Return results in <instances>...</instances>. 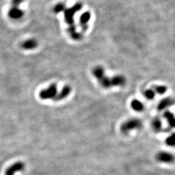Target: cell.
Here are the masks:
<instances>
[{
	"mask_svg": "<svg viewBox=\"0 0 175 175\" xmlns=\"http://www.w3.org/2000/svg\"><path fill=\"white\" fill-rule=\"evenodd\" d=\"M92 74L97 79L101 86L105 89H108L113 87L112 79L105 75L104 69L101 66H97L92 69Z\"/></svg>",
	"mask_w": 175,
	"mask_h": 175,
	"instance_id": "obj_1",
	"label": "cell"
},
{
	"mask_svg": "<svg viewBox=\"0 0 175 175\" xmlns=\"http://www.w3.org/2000/svg\"><path fill=\"white\" fill-rule=\"evenodd\" d=\"M143 127V122L139 119L131 118L125 121L121 125L120 131L123 134H127L132 131L141 129Z\"/></svg>",
	"mask_w": 175,
	"mask_h": 175,
	"instance_id": "obj_2",
	"label": "cell"
},
{
	"mask_svg": "<svg viewBox=\"0 0 175 175\" xmlns=\"http://www.w3.org/2000/svg\"><path fill=\"white\" fill-rule=\"evenodd\" d=\"M82 7V5L81 3H77L73 7H71V8L66 9L64 10V20L69 26L74 23V16L76 14V12H77L80 10H81Z\"/></svg>",
	"mask_w": 175,
	"mask_h": 175,
	"instance_id": "obj_3",
	"label": "cell"
},
{
	"mask_svg": "<svg viewBox=\"0 0 175 175\" xmlns=\"http://www.w3.org/2000/svg\"><path fill=\"white\" fill-rule=\"evenodd\" d=\"M57 85L56 83L51 84L47 88H45L41 90L39 93V97L42 100L53 99L54 97L58 93Z\"/></svg>",
	"mask_w": 175,
	"mask_h": 175,
	"instance_id": "obj_4",
	"label": "cell"
},
{
	"mask_svg": "<svg viewBox=\"0 0 175 175\" xmlns=\"http://www.w3.org/2000/svg\"><path fill=\"white\" fill-rule=\"evenodd\" d=\"M156 160L161 163H171L174 161V156L171 152L166 151H161L156 156Z\"/></svg>",
	"mask_w": 175,
	"mask_h": 175,
	"instance_id": "obj_5",
	"label": "cell"
},
{
	"mask_svg": "<svg viewBox=\"0 0 175 175\" xmlns=\"http://www.w3.org/2000/svg\"><path fill=\"white\" fill-rule=\"evenodd\" d=\"M71 87L69 85H66L62 88L61 92L57 94L54 99H52L55 102H58V101H61L62 100L65 99L66 98H67L71 92Z\"/></svg>",
	"mask_w": 175,
	"mask_h": 175,
	"instance_id": "obj_6",
	"label": "cell"
},
{
	"mask_svg": "<svg viewBox=\"0 0 175 175\" xmlns=\"http://www.w3.org/2000/svg\"><path fill=\"white\" fill-rule=\"evenodd\" d=\"M25 168V164L22 162H16L7 169L5 175H15L16 173L20 172Z\"/></svg>",
	"mask_w": 175,
	"mask_h": 175,
	"instance_id": "obj_7",
	"label": "cell"
},
{
	"mask_svg": "<svg viewBox=\"0 0 175 175\" xmlns=\"http://www.w3.org/2000/svg\"><path fill=\"white\" fill-rule=\"evenodd\" d=\"M175 104V100L172 97H166L161 100L159 103L158 104L157 108L159 111H162L166 110V108L170 107L171 106Z\"/></svg>",
	"mask_w": 175,
	"mask_h": 175,
	"instance_id": "obj_8",
	"label": "cell"
},
{
	"mask_svg": "<svg viewBox=\"0 0 175 175\" xmlns=\"http://www.w3.org/2000/svg\"><path fill=\"white\" fill-rule=\"evenodd\" d=\"M24 15V12L22 9H20L19 7H12L9 10V16L11 19L13 20H20Z\"/></svg>",
	"mask_w": 175,
	"mask_h": 175,
	"instance_id": "obj_9",
	"label": "cell"
},
{
	"mask_svg": "<svg viewBox=\"0 0 175 175\" xmlns=\"http://www.w3.org/2000/svg\"><path fill=\"white\" fill-rule=\"evenodd\" d=\"M68 32L69 34L70 37H71L73 40L76 41L82 40V34L77 31V27L74 23L69 26V27H68Z\"/></svg>",
	"mask_w": 175,
	"mask_h": 175,
	"instance_id": "obj_10",
	"label": "cell"
},
{
	"mask_svg": "<svg viewBox=\"0 0 175 175\" xmlns=\"http://www.w3.org/2000/svg\"><path fill=\"white\" fill-rule=\"evenodd\" d=\"M38 46V42L34 38H30V39L23 41L21 44V47L25 50H33Z\"/></svg>",
	"mask_w": 175,
	"mask_h": 175,
	"instance_id": "obj_11",
	"label": "cell"
},
{
	"mask_svg": "<svg viewBox=\"0 0 175 175\" xmlns=\"http://www.w3.org/2000/svg\"><path fill=\"white\" fill-rule=\"evenodd\" d=\"M91 15L89 12H84L80 17V26L83 31H86L88 29V22L90 20Z\"/></svg>",
	"mask_w": 175,
	"mask_h": 175,
	"instance_id": "obj_12",
	"label": "cell"
},
{
	"mask_svg": "<svg viewBox=\"0 0 175 175\" xmlns=\"http://www.w3.org/2000/svg\"><path fill=\"white\" fill-rule=\"evenodd\" d=\"M112 85L113 87L115 86H124L127 83V80L123 75H116L112 77Z\"/></svg>",
	"mask_w": 175,
	"mask_h": 175,
	"instance_id": "obj_13",
	"label": "cell"
},
{
	"mask_svg": "<svg viewBox=\"0 0 175 175\" xmlns=\"http://www.w3.org/2000/svg\"><path fill=\"white\" fill-rule=\"evenodd\" d=\"M163 117L167 120L169 127L171 128H175V116L170 111H166L163 114Z\"/></svg>",
	"mask_w": 175,
	"mask_h": 175,
	"instance_id": "obj_14",
	"label": "cell"
},
{
	"mask_svg": "<svg viewBox=\"0 0 175 175\" xmlns=\"http://www.w3.org/2000/svg\"><path fill=\"white\" fill-rule=\"evenodd\" d=\"M151 126L154 131L156 132H160L162 130V122L159 117H155L153 118L151 122Z\"/></svg>",
	"mask_w": 175,
	"mask_h": 175,
	"instance_id": "obj_15",
	"label": "cell"
},
{
	"mask_svg": "<svg viewBox=\"0 0 175 175\" xmlns=\"http://www.w3.org/2000/svg\"><path fill=\"white\" fill-rule=\"evenodd\" d=\"M131 106L134 110L136 112H141L145 108L144 104L138 99H133L131 103Z\"/></svg>",
	"mask_w": 175,
	"mask_h": 175,
	"instance_id": "obj_16",
	"label": "cell"
},
{
	"mask_svg": "<svg viewBox=\"0 0 175 175\" xmlns=\"http://www.w3.org/2000/svg\"><path fill=\"white\" fill-rule=\"evenodd\" d=\"M152 90L155 91V93H157L160 94V95H162V94L166 93L167 92V87L166 86L163 85H156L152 88Z\"/></svg>",
	"mask_w": 175,
	"mask_h": 175,
	"instance_id": "obj_17",
	"label": "cell"
},
{
	"mask_svg": "<svg viewBox=\"0 0 175 175\" xmlns=\"http://www.w3.org/2000/svg\"><path fill=\"white\" fill-rule=\"evenodd\" d=\"M155 94L156 93L152 89H147L143 92V95H144L146 99H147L149 100H152L153 99H155Z\"/></svg>",
	"mask_w": 175,
	"mask_h": 175,
	"instance_id": "obj_18",
	"label": "cell"
},
{
	"mask_svg": "<svg viewBox=\"0 0 175 175\" xmlns=\"http://www.w3.org/2000/svg\"><path fill=\"white\" fill-rule=\"evenodd\" d=\"M166 143L167 145L170 147L175 146V132L168 136L166 139Z\"/></svg>",
	"mask_w": 175,
	"mask_h": 175,
	"instance_id": "obj_19",
	"label": "cell"
},
{
	"mask_svg": "<svg viewBox=\"0 0 175 175\" xmlns=\"http://www.w3.org/2000/svg\"><path fill=\"white\" fill-rule=\"evenodd\" d=\"M65 9H66V5L64 3H59L54 7L53 12L55 14H58L61 12H64Z\"/></svg>",
	"mask_w": 175,
	"mask_h": 175,
	"instance_id": "obj_20",
	"label": "cell"
},
{
	"mask_svg": "<svg viewBox=\"0 0 175 175\" xmlns=\"http://www.w3.org/2000/svg\"><path fill=\"white\" fill-rule=\"evenodd\" d=\"M24 0H12L11 1V5L12 7H19L20 5H22L23 3Z\"/></svg>",
	"mask_w": 175,
	"mask_h": 175,
	"instance_id": "obj_21",
	"label": "cell"
}]
</instances>
